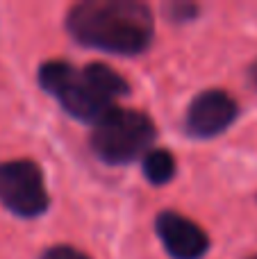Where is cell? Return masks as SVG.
<instances>
[{
	"instance_id": "6da1fadb",
	"label": "cell",
	"mask_w": 257,
	"mask_h": 259,
	"mask_svg": "<svg viewBox=\"0 0 257 259\" xmlns=\"http://www.w3.org/2000/svg\"><path fill=\"white\" fill-rule=\"evenodd\" d=\"M66 30L87 48L135 57L153 41L155 18L137 0H84L68 9Z\"/></svg>"
},
{
	"instance_id": "7a4b0ae2",
	"label": "cell",
	"mask_w": 257,
	"mask_h": 259,
	"mask_svg": "<svg viewBox=\"0 0 257 259\" xmlns=\"http://www.w3.org/2000/svg\"><path fill=\"white\" fill-rule=\"evenodd\" d=\"M155 137L157 130L148 114L139 109L112 107L94 123L89 143L103 161L121 166L146 155Z\"/></svg>"
},
{
	"instance_id": "3957f363",
	"label": "cell",
	"mask_w": 257,
	"mask_h": 259,
	"mask_svg": "<svg viewBox=\"0 0 257 259\" xmlns=\"http://www.w3.org/2000/svg\"><path fill=\"white\" fill-rule=\"evenodd\" d=\"M36 80L50 96H55L62 103V107L71 116L80 121L96 123L107 109L114 107L112 100H107L91 84L84 71H77L73 64L64 59H50L41 64Z\"/></svg>"
},
{
	"instance_id": "277c9868",
	"label": "cell",
	"mask_w": 257,
	"mask_h": 259,
	"mask_svg": "<svg viewBox=\"0 0 257 259\" xmlns=\"http://www.w3.org/2000/svg\"><path fill=\"white\" fill-rule=\"evenodd\" d=\"M0 205L18 219H39L50 205L46 178L32 159L0 161Z\"/></svg>"
},
{
	"instance_id": "5b68a950",
	"label": "cell",
	"mask_w": 257,
	"mask_h": 259,
	"mask_svg": "<svg viewBox=\"0 0 257 259\" xmlns=\"http://www.w3.org/2000/svg\"><path fill=\"white\" fill-rule=\"evenodd\" d=\"M239 116V105L228 91L207 89L200 91L187 109L185 130L194 139H212L226 132Z\"/></svg>"
},
{
	"instance_id": "8992f818",
	"label": "cell",
	"mask_w": 257,
	"mask_h": 259,
	"mask_svg": "<svg viewBox=\"0 0 257 259\" xmlns=\"http://www.w3.org/2000/svg\"><path fill=\"white\" fill-rule=\"evenodd\" d=\"M155 230L164 250L173 259H203L209 250V237L198 223L178 214L162 211L155 219Z\"/></svg>"
},
{
	"instance_id": "52a82bcc",
	"label": "cell",
	"mask_w": 257,
	"mask_h": 259,
	"mask_svg": "<svg viewBox=\"0 0 257 259\" xmlns=\"http://www.w3.org/2000/svg\"><path fill=\"white\" fill-rule=\"evenodd\" d=\"M82 71L89 77L91 84L107 100H112V103H114V98H121V96H125L127 91H130V87H127V82L121 77V73H116L112 66H107V64H103V62L87 64Z\"/></svg>"
},
{
	"instance_id": "ba28073f",
	"label": "cell",
	"mask_w": 257,
	"mask_h": 259,
	"mask_svg": "<svg viewBox=\"0 0 257 259\" xmlns=\"http://www.w3.org/2000/svg\"><path fill=\"white\" fill-rule=\"evenodd\" d=\"M144 175L150 184H166L176 175V157L164 148H155L144 155Z\"/></svg>"
},
{
	"instance_id": "9c48e42d",
	"label": "cell",
	"mask_w": 257,
	"mask_h": 259,
	"mask_svg": "<svg viewBox=\"0 0 257 259\" xmlns=\"http://www.w3.org/2000/svg\"><path fill=\"white\" fill-rule=\"evenodd\" d=\"M41 259H89V257L73 246H53L41 255Z\"/></svg>"
},
{
	"instance_id": "30bf717a",
	"label": "cell",
	"mask_w": 257,
	"mask_h": 259,
	"mask_svg": "<svg viewBox=\"0 0 257 259\" xmlns=\"http://www.w3.org/2000/svg\"><path fill=\"white\" fill-rule=\"evenodd\" d=\"M198 14V7L191 3H176L171 5V18L173 21H191Z\"/></svg>"
},
{
	"instance_id": "8fae6325",
	"label": "cell",
	"mask_w": 257,
	"mask_h": 259,
	"mask_svg": "<svg viewBox=\"0 0 257 259\" xmlns=\"http://www.w3.org/2000/svg\"><path fill=\"white\" fill-rule=\"evenodd\" d=\"M253 77H255V82H257V64L253 66Z\"/></svg>"
},
{
	"instance_id": "7c38bea8",
	"label": "cell",
	"mask_w": 257,
	"mask_h": 259,
	"mask_svg": "<svg viewBox=\"0 0 257 259\" xmlns=\"http://www.w3.org/2000/svg\"><path fill=\"white\" fill-rule=\"evenodd\" d=\"M250 259H257V255H253V257H250Z\"/></svg>"
}]
</instances>
